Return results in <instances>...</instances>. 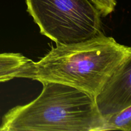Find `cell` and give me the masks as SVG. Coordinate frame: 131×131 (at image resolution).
Here are the masks:
<instances>
[{"instance_id": "obj_1", "label": "cell", "mask_w": 131, "mask_h": 131, "mask_svg": "<svg viewBox=\"0 0 131 131\" xmlns=\"http://www.w3.org/2000/svg\"><path fill=\"white\" fill-rule=\"evenodd\" d=\"M129 57L130 47L103 33L78 43L56 44L37 62L31 60L17 78L67 84L95 97L115 70Z\"/></svg>"}, {"instance_id": "obj_2", "label": "cell", "mask_w": 131, "mask_h": 131, "mask_svg": "<svg viewBox=\"0 0 131 131\" xmlns=\"http://www.w3.org/2000/svg\"><path fill=\"white\" fill-rule=\"evenodd\" d=\"M42 83L37 99L4 115L0 131H101L103 120L94 97L67 84Z\"/></svg>"}, {"instance_id": "obj_3", "label": "cell", "mask_w": 131, "mask_h": 131, "mask_svg": "<svg viewBox=\"0 0 131 131\" xmlns=\"http://www.w3.org/2000/svg\"><path fill=\"white\" fill-rule=\"evenodd\" d=\"M40 33L56 44H70L102 33L101 15L89 0H26Z\"/></svg>"}, {"instance_id": "obj_4", "label": "cell", "mask_w": 131, "mask_h": 131, "mask_svg": "<svg viewBox=\"0 0 131 131\" xmlns=\"http://www.w3.org/2000/svg\"><path fill=\"white\" fill-rule=\"evenodd\" d=\"M94 100L102 117L131 106V57L110 75Z\"/></svg>"}, {"instance_id": "obj_5", "label": "cell", "mask_w": 131, "mask_h": 131, "mask_svg": "<svg viewBox=\"0 0 131 131\" xmlns=\"http://www.w3.org/2000/svg\"><path fill=\"white\" fill-rule=\"evenodd\" d=\"M31 60L20 53H0V83L16 78L22 68Z\"/></svg>"}, {"instance_id": "obj_6", "label": "cell", "mask_w": 131, "mask_h": 131, "mask_svg": "<svg viewBox=\"0 0 131 131\" xmlns=\"http://www.w3.org/2000/svg\"><path fill=\"white\" fill-rule=\"evenodd\" d=\"M102 120L101 131H131V106L102 117Z\"/></svg>"}, {"instance_id": "obj_7", "label": "cell", "mask_w": 131, "mask_h": 131, "mask_svg": "<svg viewBox=\"0 0 131 131\" xmlns=\"http://www.w3.org/2000/svg\"><path fill=\"white\" fill-rule=\"evenodd\" d=\"M102 17H106L115 10L116 0H90Z\"/></svg>"}]
</instances>
